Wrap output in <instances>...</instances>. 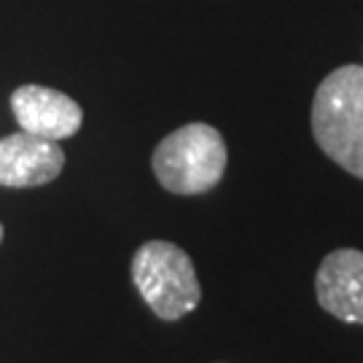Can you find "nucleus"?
Returning a JSON list of instances; mask_svg holds the SVG:
<instances>
[{
    "label": "nucleus",
    "mask_w": 363,
    "mask_h": 363,
    "mask_svg": "<svg viewBox=\"0 0 363 363\" xmlns=\"http://www.w3.org/2000/svg\"><path fill=\"white\" fill-rule=\"evenodd\" d=\"M310 127L320 151L363 181V65H342L320 81Z\"/></svg>",
    "instance_id": "f257e3e1"
},
{
    "label": "nucleus",
    "mask_w": 363,
    "mask_h": 363,
    "mask_svg": "<svg viewBox=\"0 0 363 363\" xmlns=\"http://www.w3.org/2000/svg\"><path fill=\"white\" fill-rule=\"evenodd\" d=\"M229 164L226 140L205 121L186 124L162 138L151 156L156 181L169 194L194 196L213 191Z\"/></svg>",
    "instance_id": "f03ea898"
},
{
    "label": "nucleus",
    "mask_w": 363,
    "mask_h": 363,
    "mask_svg": "<svg viewBox=\"0 0 363 363\" xmlns=\"http://www.w3.org/2000/svg\"><path fill=\"white\" fill-rule=\"evenodd\" d=\"M132 283L159 320H181L202 298L191 256L167 240H151L135 250Z\"/></svg>",
    "instance_id": "7ed1b4c3"
},
{
    "label": "nucleus",
    "mask_w": 363,
    "mask_h": 363,
    "mask_svg": "<svg viewBox=\"0 0 363 363\" xmlns=\"http://www.w3.org/2000/svg\"><path fill=\"white\" fill-rule=\"evenodd\" d=\"M11 111L22 132H30L35 138L46 140H67L73 138L84 124L81 105L67 97L65 91L25 84L11 91Z\"/></svg>",
    "instance_id": "20e7f679"
},
{
    "label": "nucleus",
    "mask_w": 363,
    "mask_h": 363,
    "mask_svg": "<svg viewBox=\"0 0 363 363\" xmlns=\"http://www.w3.org/2000/svg\"><path fill=\"white\" fill-rule=\"evenodd\" d=\"M65 167V151L57 140L13 132L0 140V186L35 189L52 183Z\"/></svg>",
    "instance_id": "39448f33"
},
{
    "label": "nucleus",
    "mask_w": 363,
    "mask_h": 363,
    "mask_svg": "<svg viewBox=\"0 0 363 363\" xmlns=\"http://www.w3.org/2000/svg\"><path fill=\"white\" fill-rule=\"evenodd\" d=\"M318 304L342 323L363 325V250H331L315 274Z\"/></svg>",
    "instance_id": "423d86ee"
},
{
    "label": "nucleus",
    "mask_w": 363,
    "mask_h": 363,
    "mask_svg": "<svg viewBox=\"0 0 363 363\" xmlns=\"http://www.w3.org/2000/svg\"><path fill=\"white\" fill-rule=\"evenodd\" d=\"M0 242H3V223H0Z\"/></svg>",
    "instance_id": "0eeeda50"
}]
</instances>
